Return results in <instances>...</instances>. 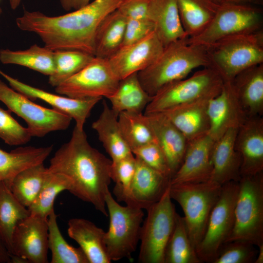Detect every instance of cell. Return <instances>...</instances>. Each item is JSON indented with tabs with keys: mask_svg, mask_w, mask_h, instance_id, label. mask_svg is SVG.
<instances>
[{
	"mask_svg": "<svg viewBox=\"0 0 263 263\" xmlns=\"http://www.w3.org/2000/svg\"><path fill=\"white\" fill-rule=\"evenodd\" d=\"M190 240L184 217L177 213L174 227L167 244L164 263H201Z\"/></svg>",
	"mask_w": 263,
	"mask_h": 263,
	"instance_id": "836d02e7",
	"label": "cell"
},
{
	"mask_svg": "<svg viewBox=\"0 0 263 263\" xmlns=\"http://www.w3.org/2000/svg\"><path fill=\"white\" fill-rule=\"evenodd\" d=\"M105 199L110 218L109 229L105 235L109 258L111 261L125 258L131 260L140 241L144 216L143 209L120 205L109 190L106 193Z\"/></svg>",
	"mask_w": 263,
	"mask_h": 263,
	"instance_id": "52a82bcc",
	"label": "cell"
},
{
	"mask_svg": "<svg viewBox=\"0 0 263 263\" xmlns=\"http://www.w3.org/2000/svg\"><path fill=\"white\" fill-rule=\"evenodd\" d=\"M10 112L0 108V138L11 146L26 144L32 137L29 130L21 126Z\"/></svg>",
	"mask_w": 263,
	"mask_h": 263,
	"instance_id": "b9f144b4",
	"label": "cell"
},
{
	"mask_svg": "<svg viewBox=\"0 0 263 263\" xmlns=\"http://www.w3.org/2000/svg\"><path fill=\"white\" fill-rule=\"evenodd\" d=\"M258 248L257 256L254 263H263V244L259 246Z\"/></svg>",
	"mask_w": 263,
	"mask_h": 263,
	"instance_id": "681fc988",
	"label": "cell"
},
{
	"mask_svg": "<svg viewBox=\"0 0 263 263\" xmlns=\"http://www.w3.org/2000/svg\"><path fill=\"white\" fill-rule=\"evenodd\" d=\"M91 0H60L61 6L65 11H69L81 8L90 2Z\"/></svg>",
	"mask_w": 263,
	"mask_h": 263,
	"instance_id": "bcb514c9",
	"label": "cell"
},
{
	"mask_svg": "<svg viewBox=\"0 0 263 263\" xmlns=\"http://www.w3.org/2000/svg\"><path fill=\"white\" fill-rule=\"evenodd\" d=\"M135 168L136 159L133 154L117 161H112L111 177L115 184L113 193L118 201L124 202L126 200Z\"/></svg>",
	"mask_w": 263,
	"mask_h": 263,
	"instance_id": "ab89813d",
	"label": "cell"
},
{
	"mask_svg": "<svg viewBox=\"0 0 263 263\" xmlns=\"http://www.w3.org/2000/svg\"><path fill=\"white\" fill-rule=\"evenodd\" d=\"M169 187L160 199L147 210L140 231L138 261L164 263L166 247L173 231L176 215L169 194Z\"/></svg>",
	"mask_w": 263,
	"mask_h": 263,
	"instance_id": "ba28073f",
	"label": "cell"
},
{
	"mask_svg": "<svg viewBox=\"0 0 263 263\" xmlns=\"http://www.w3.org/2000/svg\"><path fill=\"white\" fill-rule=\"evenodd\" d=\"M150 0H125L117 10L127 19L150 20Z\"/></svg>",
	"mask_w": 263,
	"mask_h": 263,
	"instance_id": "f6af8a7d",
	"label": "cell"
},
{
	"mask_svg": "<svg viewBox=\"0 0 263 263\" xmlns=\"http://www.w3.org/2000/svg\"><path fill=\"white\" fill-rule=\"evenodd\" d=\"M126 21L117 9L103 19L95 37L94 56L109 59L121 48Z\"/></svg>",
	"mask_w": 263,
	"mask_h": 263,
	"instance_id": "f1b7e54d",
	"label": "cell"
},
{
	"mask_svg": "<svg viewBox=\"0 0 263 263\" xmlns=\"http://www.w3.org/2000/svg\"><path fill=\"white\" fill-rule=\"evenodd\" d=\"M118 115L104 101L101 113L92 125V128L97 132L99 140L112 161L133 154L121 132Z\"/></svg>",
	"mask_w": 263,
	"mask_h": 263,
	"instance_id": "83f0119b",
	"label": "cell"
},
{
	"mask_svg": "<svg viewBox=\"0 0 263 263\" xmlns=\"http://www.w3.org/2000/svg\"><path fill=\"white\" fill-rule=\"evenodd\" d=\"M0 101L26 123L33 136L41 137L70 126L72 118L57 110L38 105L0 79Z\"/></svg>",
	"mask_w": 263,
	"mask_h": 263,
	"instance_id": "7c38bea8",
	"label": "cell"
},
{
	"mask_svg": "<svg viewBox=\"0 0 263 263\" xmlns=\"http://www.w3.org/2000/svg\"><path fill=\"white\" fill-rule=\"evenodd\" d=\"M21 0H9L12 9L15 10L19 5Z\"/></svg>",
	"mask_w": 263,
	"mask_h": 263,
	"instance_id": "f907efd6",
	"label": "cell"
},
{
	"mask_svg": "<svg viewBox=\"0 0 263 263\" xmlns=\"http://www.w3.org/2000/svg\"><path fill=\"white\" fill-rule=\"evenodd\" d=\"M188 38L202 32L214 18L220 4L215 0H176Z\"/></svg>",
	"mask_w": 263,
	"mask_h": 263,
	"instance_id": "4dcf8cb0",
	"label": "cell"
},
{
	"mask_svg": "<svg viewBox=\"0 0 263 263\" xmlns=\"http://www.w3.org/2000/svg\"><path fill=\"white\" fill-rule=\"evenodd\" d=\"M57 215L53 210L47 218L48 249L51 263H89L80 247L70 245L63 237L57 225Z\"/></svg>",
	"mask_w": 263,
	"mask_h": 263,
	"instance_id": "8d00e7d4",
	"label": "cell"
},
{
	"mask_svg": "<svg viewBox=\"0 0 263 263\" xmlns=\"http://www.w3.org/2000/svg\"><path fill=\"white\" fill-rule=\"evenodd\" d=\"M149 18L153 24L155 33L164 47L188 38L176 0H150Z\"/></svg>",
	"mask_w": 263,
	"mask_h": 263,
	"instance_id": "484cf974",
	"label": "cell"
},
{
	"mask_svg": "<svg viewBox=\"0 0 263 263\" xmlns=\"http://www.w3.org/2000/svg\"><path fill=\"white\" fill-rule=\"evenodd\" d=\"M186 39L164 47L150 65L137 73L141 85L150 96L167 85L186 78L195 69L208 66L206 48L188 43Z\"/></svg>",
	"mask_w": 263,
	"mask_h": 263,
	"instance_id": "3957f363",
	"label": "cell"
},
{
	"mask_svg": "<svg viewBox=\"0 0 263 263\" xmlns=\"http://www.w3.org/2000/svg\"><path fill=\"white\" fill-rule=\"evenodd\" d=\"M11 263V255L0 239V263Z\"/></svg>",
	"mask_w": 263,
	"mask_h": 263,
	"instance_id": "c3c4849f",
	"label": "cell"
},
{
	"mask_svg": "<svg viewBox=\"0 0 263 263\" xmlns=\"http://www.w3.org/2000/svg\"><path fill=\"white\" fill-rule=\"evenodd\" d=\"M262 26L263 13L256 5L221 4L207 26L186 40L188 43L206 47L232 36L260 30Z\"/></svg>",
	"mask_w": 263,
	"mask_h": 263,
	"instance_id": "9c48e42d",
	"label": "cell"
},
{
	"mask_svg": "<svg viewBox=\"0 0 263 263\" xmlns=\"http://www.w3.org/2000/svg\"><path fill=\"white\" fill-rule=\"evenodd\" d=\"M0 61L26 67L49 76L55 71L54 51L37 44L24 50L1 49Z\"/></svg>",
	"mask_w": 263,
	"mask_h": 263,
	"instance_id": "d6a6232c",
	"label": "cell"
},
{
	"mask_svg": "<svg viewBox=\"0 0 263 263\" xmlns=\"http://www.w3.org/2000/svg\"><path fill=\"white\" fill-rule=\"evenodd\" d=\"M132 152L146 165L171 179V173L165 156L156 141L134 149Z\"/></svg>",
	"mask_w": 263,
	"mask_h": 263,
	"instance_id": "7bdbcfd3",
	"label": "cell"
},
{
	"mask_svg": "<svg viewBox=\"0 0 263 263\" xmlns=\"http://www.w3.org/2000/svg\"><path fill=\"white\" fill-rule=\"evenodd\" d=\"M145 114L148 117L156 142L165 156L172 177L183 162L188 141L163 113Z\"/></svg>",
	"mask_w": 263,
	"mask_h": 263,
	"instance_id": "7402d4cb",
	"label": "cell"
},
{
	"mask_svg": "<svg viewBox=\"0 0 263 263\" xmlns=\"http://www.w3.org/2000/svg\"><path fill=\"white\" fill-rule=\"evenodd\" d=\"M68 236L75 241L86 255L89 263H110L105 242V231L91 221L72 218L68 223Z\"/></svg>",
	"mask_w": 263,
	"mask_h": 263,
	"instance_id": "d4e9b609",
	"label": "cell"
},
{
	"mask_svg": "<svg viewBox=\"0 0 263 263\" xmlns=\"http://www.w3.org/2000/svg\"><path fill=\"white\" fill-rule=\"evenodd\" d=\"M152 97L143 89L134 73L119 80L116 91L108 99L118 115L123 112L143 113Z\"/></svg>",
	"mask_w": 263,
	"mask_h": 263,
	"instance_id": "f546056e",
	"label": "cell"
},
{
	"mask_svg": "<svg viewBox=\"0 0 263 263\" xmlns=\"http://www.w3.org/2000/svg\"><path fill=\"white\" fill-rule=\"evenodd\" d=\"M71 188V182L66 176L60 173L51 172L48 169V173L39 193L27 208L30 214L47 219L54 210V201L57 195L64 190L70 192Z\"/></svg>",
	"mask_w": 263,
	"mask_h": 263,
	"instance_id": "d590c367",
	"label": "cell"
},
{
	"mask_svg": "<svg viewBox=\"0 0 263 263\" xmlns=\"http://www.w3.org/2000/svg\"><path fill=\"white\" fill-rule=\"evenodd\" d=\"M164 48L153 31L140 40L120 48L108 60L120 80L149 67L159 56Z\"/></svg>",
	"mask_w": 263,
	"mask_h": 263,
	"instance_id": "2e32d148",
	"label": "cell"
},
{
	"mask_svg": "<svg viewBox=\"0 0 263 263\" xmlns=\"http://www.w3.org/2000/svg\"><path fill=\"white\" fill-rule=\"evenodd\" d=\"M222 186L210 181L170 185L169 194L182 207L188 235L195 248L205 233Z\"/></svg>",
	"mask_w": 263,
	"mask_h": 263,
	"instance_id": "5b68a950",
	"label": "cell"
},
{
	"mask_svg": "<svg viewBox=\"0 0 263 263\" xmlns=\"http://www.w3.org/2000/svg\"><path fill=\"white\" fill-rule=\"evenodd\" d=\"M232 230L226 243L244 240L258 247L263 244V172L241 177Z\"/></svg>",
	"mask_w": 263,
	"mask_h": 263,
	"instance_id": "8992f818",
	"label": "cell"
},
{
	"mask_svg": "<svg viewBox=\"0 0 263 263\" xmlns=\"http://www.w3.org/2000/svg\"><path fill=\"white\" fill-rule=\"evenodd\" d=\"M216 94L207 95L172 107L161 113L189 141L208 133V104L209 100Z\"/></svg>",
	"mask_w": 263,
	"mask_h": 263,
	"instance_id": "603a6c76",
	"label": "cell"
},
{
	"mask_svg": "<svg viewBox=\"0 0 263 263\" xmlns=\"http://www.w3.org/2000/svg\"><path fill=\"white\" fill-rule=\"evenodd\" d=\"M94 56L75 50L54 51L55 71L49 76L48 83L56 87L89 63Z\"/></svg>",
	"mask_w": 263,
	"mask_h": 263,
	"instance_id": "f35d334b",
	"label": "cell"
},
{
	"mask_svg": "<svg viewBox=\"0 0 263 263\" xmlns=\"http://www.w3.org/2000/svg\"><path fill=\"white\" fill-rule=\"evenodd\" d=\"M48 235L47 219L30 214L15 228L12 256L20 258L24 263H48Z\"/></svg>",
	"mask_w": 263,
	"mask_h": 263,
	"instance_id": "5bb4252c",
	"label": "cell"
},
{
	"mask_svg": "<svg viewBox=\"0 0 263 263\" xmlns=\"http://www.w3.org/2000/svg\"><path fill=\"white\" fill-rule=\"evenodd\" d=\"M209 134L214 141L228 130L239 128L247 117L237 98L230 81H224L219 93L208 102Z\"/></svg>",
	"mask_w": 263,
	"mask_h": 263,
	"instance_id": "e0dca14e",
	"label": "cell"
},
{
	"mask_svg": "<svg viewBox=\"0 0 263 263\" xmlns=\"http://www.w3.org/2000/svg\"><path fill=\"white\" fill-rule=\"evenodd\" d=\"M47 173L43 163L26 169L16 176L10 189L17 200L28 208L39 193Z\"/></svg>",
	"mask_w": 263,
	"mask_h": 263,
	"instance_id": "e575fe53",
	"label": "cell"
},
{
	"mask_svg": "<svg viewBox=\"0 0 263 263\" xmlns=\"http://www.w3.org/2000/svg\"><path fill=\"white\" fill-rule=\"evenodd\" d=\"M30 215L28 208L15 197L10 189L0 183V239L13 254L12 238L18 223Z\"/></svg>",
	"mask_w": 263,
	"mask_h": 263,
	"instance_id": "1f68e13d",
	"label": "cell"
},
{
	"mask_svg": "<svg viewBox=\"0 0 263 263\" xmlns=\"http://www.w3.org/2000/svg\"><path fill=\"white\" fill-rule=\"evenodd\" d=\"M238 181L222 186L219 198L209 216L204 235L196 247L201 263H213L230 234L234 223Z\"/></svg>",
	"mask_w": 263,
	"mask_h": 263,
	"instance_id": "8fae6325",
	"label": "cell"
},
{
	"mask_svg": "<svg viewBox=\"0 0 263 263\" xmlns=\"http://www.w3.org/2000/svg\"><path fill=\"white\" fill-rule=\"evenodd\" d=\"M111 165V159L91 146L84 129L75 126L69 141L51 159L48 169L66 176L72 183V194L108 216L105 197L112 180Z\"/></svg>",
	"mask_w": 263,
	"mask_h": 263,
	"instance_id": "7a4b0ae2",
	"label": "cell"
},
{
	"mask_svg": "<svg viewBox=\"0 0 263 263\" xmlns=\"http://www.w3.org/2000/svg\"><path fill=\"white\" fill-rule=\"evenodd\" d=\"M258 250L252 243L235 240L223 244L213 263H254Z\"/></svg>",
	"mask_w": 263,
	"mask_h": 263,
	"instance_id": "60d3db41",
	"label": "cell"
},
{
	"mask_svg": "<svg viewBox=\"0 0 263 263\" xmlns=\"http://www.w3.org/2000/svg\"><path fill=\"white\" fill-rule=\"evenodd\" d=\"M235 149L241 164V177L263 172V118L247 117L239 126L235 138Z\"/></svg>",
	"mask_w": 263,
	"mask_h": 263,
	"instance_id": "ac0fdd59",
	"label": "cell"
},
{
	"mask_svg": "<svg viewBox=\"0 0 263 263\" xmlns=\"http://www.w3.org/2000/svg\"><path fill=\"white\" fill-rule=\"evenodd\" d=\"M154 31L150 20L127 19L121 48L136 42Z\"/></svg>",
	"mask_w": 263,
	"mask_h": 263,
	"instance_id": "ee69618b",
	"label": "cell"
},
{
	"mask_svg": "<svg viewBox=\"0 0 263 263\" xmlns=\"http://www.w3.org/2000/svg\"><path fill=\"white\" fill-rule=\"evenodd\" d=\"M119 80L108 59L94 56L78 72L56 87L55 91L73 98L108 99L114 93Z\"/></svg>",
	"mask_w": 263,
	"mask_h": 263,
	"instance_id": "4fadbf2b",
	"label": "cell"
},
{
	"mask_svg": "<svg viewBox=\"0 0 263 263\" xmlns=\"http://www.w3.org/2000/svg\"><path fill=\"white\" fill-rule=\"evenodd\" d=\"M53 145L20 147L10 152L0 149V183L9 188L16 176L26 169L43 163L51 154Z\"/></svg>",
	"mask_w": 263,
	"mask_h": 263,
	"instance_id": "4316f807",
	"label": "cell"
},
{
	"mask_svg": "<svg viewBox=\"0 0 263 263\" xmlns=\"http://www.w3.org/2000/svg\"><path fill=\"white\" fill-rule=\"evenodd\" d=\"M246 117L263 114V63L249 67L231 81Z\"/></svg>",
	"mask_w": 263,
	"mask_h": 263,
	"instance_id": "cb8c5ba5",
	"label": "cell"
},
{
	"mask_svg": "<svg viewBox=\"0 0 263 263\" xmlns=\"http://www.w3.org/2000/svg\"><path fill=\"white\" fill-rule=\"evenodd\" d=\"M219 4L233 3L261 5L263 0H215Z\"/></svg>",
	"mask_w": 263,
	"mask_h": 263,
	"instance_id": "7dc6e473",
	"label": "cell"
},
{
	"mask_svg": "<svg viewBox=\"0 0 263 263\" xmlns=\"http://www.w3.org/2000/svg\"><path fill=\"white\" fill-rule=\"evenodd\" d=\"M215 141L208 133L188 141L183 162L170 179V185L208 181L211 152Z\"/></svg>",
	"mask_w": 263,
	"mask_h": 263,
	"instance_id": "d6986e66",
	"label": "cell"
},
{
	"mask_svg": "<svg viewBox=\"0 0 263 263\" xmlns=\"http://www.w3.org/2000/svg\"><path fill=\"white\" fill-rule=\"evenodd\" d=\"M238 128L228 130L215 141L211 152L212 171L208 181L219 185L241 179V156L235 149Z\"/></svg>",
	"mask_w": 263,
	"mask_h": 263,
	"instance_id": "44dd1931",
	"label": "cell"
},
{
	"mask_svg": "<svg viewBox=\"0 0 263 263\" xmlns=\"http://www.w3.org/2000/svg\"><path fill=\"white\" fill-rule=\"evenodd\" d=\"M1 12H2V10L1 8L0 7V14L1 13Z\"/></svg>",
	"mask_w": 263,
	"mask_h": 263,
	"instance_id": "816d5d0a",
	"label": "cell"
},
{
	"mask_svg": "<svg viewBox=\"0 0 263 263\" xmlns=\"http://www.w3.org/2000/svg\"><path fill=\"white\" fill-rule=\"evenodd\" d=\"M135 157V171L124 202L127 205L147 210L162 197L170 186V178Z\"/></svg>",
	"mask_w": 263,
	"mask_h": 263,
	"instance_id": "ffe728a7",
	"label": "cell"
},
{
	"mask_svg": "<svg viewBox=\"0 0 263 263\" xmlns=\"http://www.w3.org/2000/svg\"><path fill=\"white\" fill-rule=\"evenodd\" d=\"M122 135L131 150L156 141L147 115L143 113L123 112L118 115Z\"/></svg>",
	"mask_w": 263,
	"mask_h": 263,
	"instance_id": "74e56055",
	"label": "cell"
},
{
	"mask_svg": "<svg viewBox=\"0 0 263 263\" xmlns=\"http://www.w3.org/2000/svg\"><path fill=\"white\" fill-rule=\"evenodd\" d=\"M1 75L11 87L29 99L43 100L70 116L75 122L78 129L83 130L87 118L94 106L102 99L91 98L76 99L54 94L24 83L8 75L0 70Z\"/></svg>",
	"mask_w": 263,
	"mask_h": 263,
	"instance_id": "9a60e30c",
	"label": "cell"
},
{
	"mask_svg": "<svg viewBox=\"0 0 263 263\" xmlns=\"http://www.w3.org/2000/svg\"><path fill=\"white\" fill-rule=\"evenodd\" d=\"M124 0H94L58 16L24 10L16 22L21 30L38 35L44 46L53 51L75 50L94 56L95 37L100 23Z\"/></svg>",
	"mask_w": 263,
	"mask_h": 263,
	"instance_id": "6da1fadb",
	"label": "cell"
},
{
	"mask_svg": "<svg viewBox=\"0 0 263 263\" xmlns=\"http://www.w3.org/2000/svg\"><path fill=\"white\" fill-rule=\"evenodd\" d=\"M224 81L209 67H203L188 77L164 87L151 98L145 114L163 112L200 98L219 93Z\"/></svg>",
	"mask_w": 263,
	"mask_h": 263,
	"instance_id": "30bf717a",
	"label": "cell"
},
{
	"mask_svg": "<svg viewBox=\"0 0 263 263\" xmlns=\"http://www.w3.org/2000/svg\"><path fill=\"white\" fill-rule=\"evenodd\" d=\"M209 67L224 81L251 66L263 63V31L232 36L206 47Z\"/></svg>",
	"mask_w": 263,
	"mask_h": 263,
	"instance_id": "277c9868",
	"label": "cell"
}]
</instances>
